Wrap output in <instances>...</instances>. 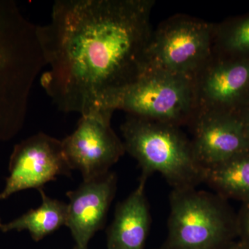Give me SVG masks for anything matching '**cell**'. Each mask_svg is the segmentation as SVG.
Masks as SVG:
<instances>
[{"mask_svg":"<svg viewBox=\"0 0 249 249\" xmlns=\"http://www.w3.org/2000/svg\"><path fill=\"white\" fill-rule=\"evenodd\" d=\"M153 0H57L37 25L48 70L40 83L59 110L83 116L145 70Z\"/></svg>","mask_w":249,"mask_h":249,"instance_id":"cell-1","label":"cell"},{"mask_svg":"<svg viewBox=\"0 0 249 249\" xmlns=\"http://www.w3.org/2000/svg\"><path fill=\"white\" fill-rule=\"evenodd\" d=\"M45 59L37 25L17 3L0 0V141L14 138L22 129L31 89Z\"/></svg>","mask_w":249,"mask_h":249,"instance_id":"cell-2","label":"cell"},{"mask_svg":"<svg viewBox=\"0 0 249 249\" xmlns=\"http://www.w3.org/2000/svg\"><path fill=\"white\" fill-rule=\"evenodd\" d=\"M121 129L124 150L138 161L142 178L160 173L173 189L204 182V168L181 127L127 114Z\"/></svg>","mask_w":249,"mask_h":249,"instance_id":"cell-3","label":"cell"},{"mask_svg":"<svg viewBox=\"0 0 249 249\" xmlns=\"http://www.w3.org/2000/svg\"><path fill=\"white\" fill-rule=\"evenodd\" d=\"M166 240L160 249H223L237 235V217L217 194L173 189Z\"/></svg>","mask_w":249,"mask_h":249,"instance_id":"cell-4","label":"cell"},{"mask_svg":"<svg viewBox=\"0 0 249 249\" xmlns=\"http://www.w3.org/2000/svg\"><path fill=\"white\" fill-rule=\"evenodd\" d=\"M102 109L181 127L191 124L197 107L193 80L145 70L133 83L108 98Z\"/></svg>","mask_w":249,"mask_h":249,"instance_id":"cell-5","label":"cell"},{"mask_svg":"<svg viewBox=\"0 0 249 249\" xmlns=\"http://www.w3.org/2000/svg\"><path fill=\"white\" fill-rule=\"evenodd\" d=\"M214 24L187 15L160 23L145 53V70L194 79L213 55Z\"/></svg>","mask_w":249,"mask_h":249,"instance_id":"cell-6","label":"cell"},{"mask_svg":"<svg viewBox=\"0 0 249 249\" xmlns=\"http://www.w3.org/2000/svg\"><path fill=\"white\" fill-rule=\"evenodd\" d=\"M112 111L94 109L81 116L74 132L62 140L71 170H79L83 181L109 173L125 152L124 142L111 128Z\"/></svg>","mask_w":249,"mask_h":249,"instance_id":"cell-7","label":"cell"},{"mask_svg":"<svg viewBox=\"0 0 249 249\" xmlns=\"http://www.w3.org/2000/svg\"><path fill=\"white\" fill-rule=\"evenodd\" d=\"M9 170L0 200L24 190L42 189L60 175H71V168L64 153L62 141L40 132L14 147Z\"/></svg>","mask_w":249,"mask_h":249,"instance_id":"cell-8","label":"cell"},{"mask_svg":"<svg viewBox=\"0 0 249 249\" xmlns=\"http://www.w3.org/2000/svg\"><path fill=\"white\" fill-rule=\"evenodd\" d=\"M190 125L193 152L204 169L249 150V134L237 111L197 110Z\"/></svg>","mask_w":249,"mask_h":249,"instance_id":"cell-9","label":"cell"},{"mask_svg":"<svg viewBox=\"0 0 249 249\" xmlns=\"http://www.w3.org/2000/svg\"><path fill=\"white\" fill-rule=\"evenodd\" d=\"M193 84L197 110L238 111L249 103V59L213 55Z\"/></svg>","mask_w":249,"mask_h":249,"instance_id":"cell-10","label":"cell"},{"mask_svg":"<svg viewBox=\"0 0 249 249\" xmlns=\"http://www.w3.org/2000/svg\"><path fill=\"white\" fill-rule=\"evenodd\" d=\"M116 175L107 173L83 181L75 191H69L66 226L71 231L76 249H88V244L106 222L116 189Z\"/></svg>","mask_w":249,"mask_h":249,"instance_id":"cell-11","label":"cell"},{"mask_svg":"<svg viewBox=\"0 0 249 249\" xmlns=\"http://www.w3.org/2000/svg\"><path fill=\"white\" fill-rule=\"evenodd\" d=\"M147 178H141L137 188L116 208L107 231V249H144L151 224L145 196Z\"/></svg>","mask_w":249,"mask_h":249,"instance_id":"cell-12","label":"cell"},{"mask_svg":"<svg viewBox=\"0 0 249 249\" xmlns=\"http://www.w3.org/2000/svg\"><path fill=\"white\" fill-rule=\"evenodd\" d=\"M204 182L224 199L249 201V150L220 164L204 168Z\"/></svg>","mask_w":249,"mask_h":249,"instance_id":"cell-13","label":"cell"},{"mask_svg":"<svg viewBox=\"0 0 249 249\" xmlns=\"http://www.w3.org/2000/svg\"><path fill=\"white\" fill-rule=\"evenodd\" d=\"M39 191L42 200L40 207L31 210L11 222L1 224L0 231L4 232L28 231L31 237L38 242L62 226H66L67 204L49 197L42 189Z\"/></svg>","mask_w":249,"mask_h":249,"instance_id":"cell-14","label":"cell"},{"mask_svg":"<svg viewBox=\"0 0 249 249\" xmlns=\"http://www.w3.org/2000/svg\"><path fill=\"white\" fill-rule=\"evenodd\" d=\"M213 55L223 58L249 59V14L214 24Z\"/></svg>","mask_w":249,"mask_h":249,"instance_id":"cell-15","label":"cell"},{"mask_svg":"<svg viewBox=\"0 0 249 249\" xmlns=\"http://www.w3.org/2000/svg\"><path fill=\"white\" fill-rule=\"evenodd\" d=\"M237 232L241 242L249 247V201L243 203L240 214L237 216Z\"/></svg>","mask_w":249,"mask_h":249,"instance_id":"cell-16","label":"cell"},{"mask_svg":"<svg viewBox=\"0 0 249 249\" xmlns=\"http://www.w3.org/2000/svg\"><path fill=\"white\" fill-rule=\"evenodd\" d=\"M237 111L240 114L241 119L243 121L249 134V103Z\"/></svg>","mask_w":249,"mask_h":249,"instance_id":"cell-17","label":"cell"},{"mask_svg":"<svg viewBox=\"0 0 249 249\" xmlns=\"http://www.w3.org/2000/svg\"><path fill=\"white\" fill-rule=\"evenodd\" d=\"M223 249H249V247L240 240L238 242H231Z\"/></svg>","mask_w":249,"mask_h":249,"instance_id":"cell-18","label":"cell"},{"mask_svg":"<svg viewBox=\"0 0 249 249\" xmlns=\"http://www.w3.org/2000/svg\"><path fill=\"white\" fill-rule=\"evenodd\" d=\"M1 224H2V223L1 222V221H0V226L1 225Z\"/></svg>","mask_w":249,"mask_h":249,"instance_id":"cell-19","label":"cell"}]
</instances>
